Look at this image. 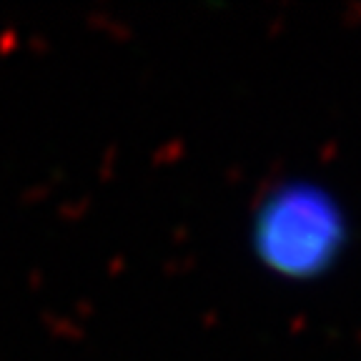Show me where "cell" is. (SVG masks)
<instances>
[{
    "label": "cell",
    "instance_id": "obj_1",
    "mask_svg": "<svg viewBox=\"0 0 361 361\" xmlns=\"http://www.w3.org/2000/svg\"><path fill=\"white\" fill-rule=\"evenodd\" d=\"M349 241L337 196L314 180H289L268 191L251 221V246L263 268L289 281L324 276Z\"/></svg>",
    "mask_w": 361,
    "mask_h": 361
}]
</instances>
